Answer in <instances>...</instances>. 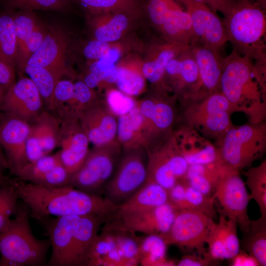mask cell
I'll list each match as a JSON object with an SVG mask.
<instances>
[{
    "label": "cell",
    "instance_id": "obj_1",
    "mask_svg": "<svg viewBox=\"0 0 266 266\" xmlns=\"http://www.w3.org/2000/svg\"><path fill=\"white\" fill-rule=\"evenodd\" d=\"M14 183L20 200L29 208L31 218L37 221L48 217L95 214L106 218L116 205L107 198L90 194L71 186L47 187L17 178Z\"/></svg>",
    "mask_w": 266,
    "mask_h": 266
},
{
    "label": "cell",
    "instance_id": "obj_2",
    "mask_svg": "<svg viewBox=\"0 0 266 266\" xmlns=\"http://www.w3.org/2000/svg\"><path fill=\"white\" fill-rule=\"evenodd\" d=\"M220 90L234 111L244 112L251 123L262 122L265 114V93L252 60L234 50L224 57Z\"/></svg>",
    "mask_w": 266,
    "mask_h": 266
},
{
    "label": "cell",
    "instance_id": "obj_3",
    "mask_svg": "<svg viewBox=\"0 0 266 266\" xmlns=\"http://www.w3.org/2000/svg\"><path fill=\"white\" fill-rule=\"evenodd\" d=\"M14 216L0 230V266H46L51 247L49 238L40 239L33 235L30 211L23 201L19 202Z\"/></svg>",
    "mask_w": 266,
    "mask_h": 266
},
{
    "label": "cell",
    "instance_id": "obj_4",
    "mask_svg": "<svg viewBox=\"0 0 266 266\" xmlns=\"http://www.w3.org/2000/svg\"><path fill=\"white\" fill-rule=\"evenodd\" d=\"M223 20L228 41L240 55L253 60L265 50L266 11L255 2H234Z\"/></svg>",
    "mask_w": 266,
    "mask_h": 266
},
{
    "label": "cell",
    "instance_id": "obj_5",
    "mask_svg": "<svg viewBox=\"0 0 266 266\" xmlns=\"http://www.w3.org/2000/svg\"><path fill=\"white\" fill-rule=\"evenodd\" d=\"M182 102L186 125L204 137L219 141L233 126L231 116L234 111L220 90Z\"/></svg>",
    "mask_w": 266,
    "mask_h": 266
},
{
    "label": "cell",
    "instance_id": "obj_6",
    "mask_svg": "<svg viewBox=\"0 0 266 266\" xmlns=\"http://www.w3.org/2000/svg\"><path fill=\"white\" fill-rule=\"evenodd\" d=\"M266 129L262 122L232 126L219 141L223 164L239 170L250 167L265 153Z\"/></svg>",
    "mask_w": 266,
    "mask_h": 266
},
{
    "label": "cell",
    "instance_id": "obj_7",
    "mask_svg": "<svg viewBox=\"0 0 266 266\" xmlns=\"http://www.w3.org/2000/svg\"><path fill=\"white\" fill-rule=\"evenodd\" d=\"M122 148L117 140L94 146L80 168L71 175L70 186L88 194L101 196L120 160Z\"/></svg>",
    "mask_w": 266,
    "mask_h": 266
},
{
    "label": "cell",
    "instance_id": "obj_8",
    "mask_svg": "<svg viewBox=\"0 0 266 266\" xmlns=\"http://www.w3.org/2000/svg\"><path fill=\"white\" fill-rule=\"evenodd\" d=\"M212 197L220 205L219 213L234 220L245 235L250 228L248 206L251 199L239 170L223 164Z\"/></svg>",
    "mask_w": 266,
    "mask_h": 266
},
{
    "label": "cell",
    "instance_id": "obj_9",
    "mask_svg": "<svg viewBox=\"0 0 266 266\" xmlns=\"http://www.w3.org/2000/svg\"><path fill=\"white\" fill-rule=\"evenodd\" d=\"M215 224L213 219L197 211L178 210L169 231L160 236L167 245L205 256L207 238Z\"/></svg>",
    "mask_w": 266,
    "mask_h": 266
},
{
    "label": "cell",
    "instance_id": "obj_10",
    "mask_svg": "<svg viewBox=\"0 0 266 266\" xmlns=\"http://www.w3.org/2000/svg\"><path fill=\"white\" fill-rule=\"evenodd\" d=\"M124 151L115 174L105 184L103 191L104 197L116 204L131 197L144 185L147 179L145 148L140 147Z\"/></svg>",
    "mask_w": 266,
    "mask_h": 266
},
{
    "label": "cell",
    "instance_id": "obj_11",
    "mask_svg": "<svg viewBox=\"0 0 266 266\" xmlns=\"http://www.w3.org/2000/svg\"><path fill=\"white\" fill-rule=\"evenodd\" d=\"M146 151L148 157L146 183H156L168 190L184 179L189 165L172 134L163 143Z\"/></svg>",
    "mask_w": 266,
    "mask_h": 266
},
{
    "label": "cell",
    "instance_id": "obj_12",
    "mask_svg": "<svg viewBox=\"0 0 266 266\" xmlns=\"http://www.w3.org/2000/svg\"><path fill=\"white\" fill-rule=\"evenodd\" d=\"M178 209L167 202L142 211L105 221L102 231L140 233L161 236L170 228Z\"/></svg>",
    "mask_w": 266,
    "mask_h": 266
},
{
    "label": "cell",
    "instance_id": "obj_13",
    "mask_svg": "<svg viewBox=\"0 0 266 266\" xmlns=\"http://www.w3.org/2000/svg\"><path fill=\"white\" fill-rule=\"evenodd\" d=\"M174 100L166 98L147 99L137 103L143 118L145 147L149 149L166 141L174 132L177 113Z\"/></svg>",
    "mask_w": 266,
    "mask_h": 266
},
{
    "label": "cell",
    "instance_id": "obj_14",
    "mask_svg": "<svg viewBox=\"0 0 266 266\" xmlns=\"http://www.w3.org/2000/svg\"><path fill=\"white\" fill-rule=\"evenodd\" d=\"M79 216H48L37 221L50 240L52 253L46 266H73V230Z\"/></svg>",
    "mask_w": 266,
    "mask_h": 266
},
{
    "label": "cell",
    "instance_id": "obj_15",
    "mask_svg": "<svg viewBox=\"0 0 266 266\" xmlns=\"http://www.w3.org/2000/svg\"><path fill=\"white\" fill-rule=\"evenodd\" d=\"M57 152L61 164L71 175L83 164L89 152V139L79 118H64L60 120Z\"/></svg>",
    "mask_w": 266,
    "mask_h": 266
},
{
    "label": "cell",
    "instance_id": "obj_16",
    "mask_svg": "<svg viewBox=\"0 0 266 266\" xmlns=\"http://www.w3.org/2000/svg\"><path fill=\"white\" fill-rule=\"evenodd\" d=\"M190 15L192 27L199 41L221 51L228 42L223 24L217 13L207 5L196 0H180Z\"/></svg>",
    "mask_w": 266,
    "mask_h": 266
},
{
    "label": "cell",
    "instance_id": "obj_17",
    "mask_svg": "<svg viewBox=\"0 0 266 266\" xmlns=\"http://www.w3.org/2000/svg\"><path fill=\"white\" fill-rule=\"evenodd\" d=\"M165 77L182 101L200 95L199 72L191 46L169 62L163 79Z\"/></svg>",
    "mask_w": 266,
    "mask_h": 266
},
{
    "label": "cell",
    "instance_id": "obj_18",
    "mask_svg": "<svg viewBox=\"0 0 266 266\" xmlns=\"http://www.w3.org/2000/svg\"><path fill=\"white\" fill-rule=\"evenodd\" d=\"M43 100L29 77H22L7 90L0 108L5 113L19 118L29 124L43 110Z\"/></svg>",
    "mask_w": 266,
    "mask_h": 266
},
{
    "label": "cell",
    "instance_id": "obj_19",
    "mask_svg": "<svg viewBox=\"0 0 266 266\" xmlns=\"http://www.w3.org/2000/svg\"><path fill=\"white\" fill-rule=\"evenodd\" d=\"M30 124L14 116L5 113L0 119V143L5 152L8 169L14 175L30 162L26 143Z\"/></svg>",
    "mask_w": 266,
    "mask_h": 266
},
{
    "label": "cell",
    "instance_id": "obj_20",
    "mask_svg": "<svg viewBox=\"0 0 266 266\" xmlns=\"http://www.w3.org/2000/svg\"><path fill=\"white\" fill-rule=\"evenodd\" d=\"M79 120L89 142L94 146L117 140L118 117L106 102L96 100L83 111Z\"/></svg>",
    "mask_w": 266,
    "mask_h": 266
},
{
    "label": "cell",
    "instance_id": "obj_21",
    "mask_svg": "<svg viewBox=\"0 0 266 266\" xmlns=\"http://www.w3.org/2000/svg\"><path fill=\"white\" fill-rule=\"evenodd\" d=\"M66 38L62 29L57 26L50 27L47 29L40 46L28 59L25 66L47 68L62 78L66 72Z\"/></svg>",
    "mask_w": 266,
    "mask_h": 266
},
{
    "label": "cell",
    "instance_id": "obj_22",
    "mask_svg": "<svg viewBox=\"0 0 266 266\" xmlns=\"http://www.w3.org/2000/svg\"><path fill=\"white\" fill-rule=\"evenodd\" d=\"M173 135L189 165L221 161L218 148L192 128L186 125L175 130Z\"/></svg>",
    "mask_w": 266,
    "mask_h": 266
},
{
    "label": "cell",
    "instance_id": "obj_23",
    "mask_svg": "<svg viewBox=\"0 0 266 266\" xmlns=\"http://www.w3.org/2000/svg\"><path fill=\"white\" fill-rule=\"evenodd\" d=\"M191 46L199 72L201 85L199 96L220 90L224 58L221 51L207 46L200 41Z\"/></svg>",
    "mask_w": 266,
    "mask_h": 266
},
{
    "label": "cell",
    "instance_id": "obj_24",
    "mask_svg": "<svg viewBox=\"0 0 266 266\" xmlns=\"http://www.w3.org/2000/svg\"><path fill=\"white\" fill-rule=\"evenodd\" d=\"M105 218L95 214L79 216L73 230V266H86L93 244Z\"/></svg>",
    "mask_w": 266,
    "mask_h": 266
},
{
    "label": "cell",
    "instance_id": "obj_25",
    "mask_svg": "<svg viewBox=\"0 0 266 266\" xmlns=\"http://www.w3.org/2000/svg\"><path fill=\"white\" fill-rule=\"evenodd\" d=\"M167 202L166 189L156 183H145L131 197L117 204L115 210L107 217L105 221L158 206Z\"/></svg>",
    "mask_w": 266,
    "mask_h": 266
},
{
    "label": "cell",
    "instance_id": "obj_26",
    "mask_svg": "<svg viewBox=\"0 0 266 266\" xmlns=\"http://www.w3.org/2000/svg\"><path fill=\"white\" fill-rule=\"evenodd\" d=\"M117 140L124 150L145 147L143 118L137 103L129 113L118 117Z\"/></svg>",
    "mask_w": 266,
    "mask_h": 266
},
{
    "label": "cell",
    "instance_id": "obj_27",
    "mask_svg": "<svg viewBox=\"0 0 266 266\" xmlns=\"http://www.w3.org/2000/svg\"><path fill=\"white\" fill-rule=\"evenodd\" d=\"M30 125L29 134L38 140L46 155L58 146L60 121L54 114L43 110Z\"/></svg>",
    "mask_w": 266,
    "mask_h": 266
},
{
    "label": "cell",
    "instance_id": "obj_28",
    "mask_svg": "<svg viewBox=\"0 0 266 266\" xmlns=\"http://www.w3.org/2000/svg\"><path fill=\"white\" fill-rule=\"evenodd\" d=\"M138 263L145 266H172L177 262L166 257V246L164 239L157 235H147L138 238Z\"/></svg>",
    "mask_w": 266,
    "mask_h": 266
},
{
    "label": "cell",
    "instance_id": "obj_29",
    "mask_svg": "<svg viewBox=\"0 0 266 266\" xmlns=\"http://www.w3.org/2000/svg\"><path fill=\"white\" fill-rule=\"evenodd\" d=\"M243 250L254 257L260 266H266V217L250 220L247 233L243 236Z\"/></svg>",
    "mask_w": 266,
    "mask_h": 266
},
{
    "label": "cell",
    "instance_id": "obj_30",
    "mask_svg": "<svg viewBox=\"0 0 266 266\" xmlns=\"http://www.w3.org/2000/svg\"><path fill=\"white\" fill-rule=\"evenodd\" d=\"M189 46L171 43L161 47L155 58L144 64L142 68L143 76L151 83H159L169 62Z\"/></svg>",
    "mask_w": 266,
    "mask_h": 266
},
{
    "label": "cell",
    "instance_id": "obj_31",
    "mask_svg": "<svg viewBox=\"0 0 266 266\" xmlns=\"http://www.w3.org/2000/svg\"><path fill=\"white\" fill-rule=\"evenodd\" d=\"M17 44L13 16L0 14V59L15 67Z\"/></svg>",
    "mask_w": 266,
    "mask_h": 266
},
{
    "label": "cell",
    "instance_id": "obj_32",
    "mask_svg": "<svg viewBox=\"0 0 266 266\" xmlns=\"http://www.w3.org/2000/svg\"><path fill=\"white\" fill-rule=\"evenodd\" d=\"M245 185L250 191V197L257 203L261 216L266 217V161L243 172Z\"/></svg>",
    "mask_w": 266,
    "mask_h": 266
},
{
    "label": "cell",
    "instance_id": "obj_33",
    "mask_svg": "<svg viewBox=\"0 0 266 266\" xmlns=\"http://www.w3.org/2000/svg\"><path fill=\"white\" fill-rule=\"evenodd\" d=\"M22 70L26 72L33 81L48 110L55 88L61 78L50 70L43 67L26 65Z\"/></svg>",
    "mask_w": 266,
    "mask_h": 266
},
{
    "label": "cell",
    "instance_id": "obj_34",
    "mask_svg": "<svg viewBox=\"0 0 266 266\" xmlns=\"http://www.w3.org/2000/svg\"><path fill=\"white\" fill-rule=\"evenodd\" d=\"M60 164L61 163L57 152L53 155H47L29 162L14 175L20 180L33 183Z\"/></svg>",
    "mask_w": 266,
    "mask_h": 266
},
{
    "label": "cell",
    "instance_id": "obj_35",
    "mask_svg": "<svg viewBox=\"0 0 266 266\" xmlns=\"http://www.w3.org/2000/svg\"><path fill=\"white\" fill-rule=\"evenodd\" d=\"M19 200L14 178L0 187V230L15 215Z\"/></svg>",
    "mask_w": 266,
    "mask_h": 266
},
{
    "label": "cell",
    "instance_id": "obj_36",
    "mask_svg": "<svg viewBox=\"0 0 266 266\" xmlns=\"http://www.w3.org/2000/svg\"><path fill=\"white\" fill-rule=\"evenodd\" d=\"M115 83L119 91L129 96L139 95L145 85L142 75L125 67H118Z\"/></svg>",
    "mask_w": 266,
    "mask_h": 266
},
{
    "label": "cell",
    "instance_id": "obj_37",
    "mask_svg": "<svg viewBox=\"0 0 266 266\" xmlns=\"http://www.w3.org/2000/svg\"><path fill=\"white\" fill-rule=\"evenodd\" d=\"M13 18L17 44V58L21 52L26 41L39 21L33 14V11L28 10L21 11L13 16Z\"/></svg>",
    "mask_w": 266,
    "mask_h": 266
},
{
    "label": "cell",
    "instance_id": "obj_38",
    "mask_svg": "<svg viewBox=\"0 0 266 266\" xmlns=\"http://www.w3.org/2000/svg\"><path fill=\"white\" fill-rule=\"evenodd\" d=\"M186 197L191 209L199 212L214 220L217 216L213 197L204 195L190 186L185 180Z\"/></svg>",
    "mask_w": 266,
    "mask_h": 266
},
{
    "label": "cell",
    "instance_id": "obj_39",
    "mask_svg": "<svg viewBox=\"0 0 266 266\" xmlns=\"http://www.w3.org/2000/svg\"><path fill=\"white\" fill-rule=\"evenodd\" d=\"M11 9L33 11L52 10L62 11L67 9L69 0H6Z\"/></svg>",
    "mask_w": 266,
    "mask_h": 266
},
{
    "label": "cell",
    "instance_id": "obj_40",
    "mask_svg": "<svg viewBox=\"0 0 266 266\" xmlns=\"http://www.w3.org/2000/svg\"><path fill=\"white\" fill-rule=\"evenodd\" d=\"M128 25V19L122 14H118L105 25L98 27L95 31L97 40L104 42L114 41L120 38Z\"/></svg>",
    "mask_w": 266,
    "mask_h": 266
},
{
    "label": "cell",
    "instance_id": "obj_41",
    "mask_svg": "<svg viewBox=\"0 0 266 266\" xmlns=\"http://www.w3.org/2000/svg\"><path fill=\"white\" fill-rule=\"evenodd\" d=\"M74 93V83L69 80L60 79L54 89L49 111L57 118L72 99Z\"/></svg>",
    "mask_w": 266,
    "mask_h": 266
},
{
    "label": "cell",
    "instance_id": "obj_42",
    "mask_svg": "<svg viewBox=\"0 0 266 266\" xmlns=\"http://www.w3.org/2000/svg\"><path fill=\"white\" fill-rule=\"evenodd\" d=\"M46 30L47 29L39 22L26 41L16 60V65L21 70L24 67L28 59L40 46L46 35Z\"/></svg>",
    "mask_w": 266,
    "mask_h": 266
},
{
    "label": "cell",
    "instance_id": "obj_43",
    "mask_svg": "<svg viewBox=\"0 0 266 266\" xmlns=\"http://www.w3.org/2000/svg\"><path fill=\"white\" fill-rule=\"evenodd\" d=\"M105 102L117 117L129 113L137 105L131 97L117 90H111L108 92Z\"/></svg>",
    "mask_w": 266,
    "mask_h": 266
},
{
    "label": "cell",
    "instance_id": "obj_44",
    "mask_svg": "<svg viewBox=\"0 0 266 266\" xmlns=\"http://www.w3.org/2000/svg\"><path fill=\"white\" fill-rule=\"evenodd\" d=\"M168 202L178 210L191 209L186 197L184 180L177 182L167 190Z\"/></svg>",
    "mask_w": 266,
    "mask_h": 266
},
{
    "label": "cell",
    "instance_id": "obj_45",
    "mask_svg": "<svg viewBox=\"0 0 266 266\" xmlns=\"http://www.w3.org/2000/svg\"><path fill=\"white\" fill-rule=\"evenodd\" d=\"M83 5L92 9H107L126 7L130 0H79Z\"/></svg>",
    "mask_w": 266,
    "mask_h": 266
},
{
    "label": "cell",
    "instance_id": "obj_46",
    "mask_svg": "<svg viewBox=\"0 0 266 266\" xmlns=\"http://www.w3.org/2000/svg\"><path fill=\"white\" fill-rule=\"evenodd\" d=\"M108 42L95 40L89 42L85 47L83 53L85 56L89 59H100L106 53L109 48Z\"/></svg>",
    "mask_w": 266,
    "mask_h": 266
},
{
    "label": "cell",
    "instance_id": "obj_47",
    "mask_svg": "<svg viewBox=\"0 0 266 266\" xmlns=\"http://www.w3.org/2000/svg\"><path fill=\"white\" fill-rule=\"evenodd\" d=\"M215 261L207 256L192 254L183 256L177 262V266H207Z\"/></svg>",
    "mask_w": 266,
    "mask_h": 266
},
{
    "label": "cell",
    "instance_id": "obj_48",
    "mask_svg": "<svg viewBox=\"0 0 266 266\" xmlns=\"http://www.w3.org/2000/svg\"><path fill=\"white\" fill-rule=\"evenodd\" d=\"M14 67L0 59V85L8 88L14 82Z\"/></svg>",
    "mask_w": 266,
    "mask_h": 266
},
{
    "label": "cell",
    "instance_id": "obj_49",
    "mask_svg": "<svg viewBox=\"0 0 266 266\" xmlns=\"http://www.w3.org/2000/svg\"><path fill=\"white\" fill-rule=\"evenodd\" d=\"M230 260L233 266H260L258 261L243 249Z\"/></svg>",
    "mask_w": 266,
    "mask_h": 266
},
{
    "label": "cell",
    "instance_id": "obj_50",
    "mask_svg": "<svg viewBox=\"0 0 266 266\" xmlns=\"http://www.w3.org/2000/svg\"><path fill=\"white\" fill-rule=\"evenodd\" d=\"M208 6L215 12H220L224 15L231 8L234 1L231 0H196Z\"/></svg>",
    "mask_w": 266,
    "mask_h": 266
},
{
    "label": "cell",
    "instance_id": "obj_51",
    "mask_svg": "<svg viewBox=\"0 0 266 266\" xmlns=\"http://www.w3.org/2000/svg\"><path fill=\"white\" fill-rule=\"evenodd\" d=\"M120 56L121 52L117 48H109L103 56L97 61V63L100 67H108L115 65Z\"/></svg>",
    "mask_w": 266,
    "mask_h": 266
},
{
    "label": "cell",
    "instance_id": "obj_52",
    "mask_svg": "<svg viewBox=\"0 0 266 266\" xmlns=\"http://www.w3.org/2000/svg\"><path fill=\"white\" fill-rule=\"evenodd\" d=\"M6 169H8V164L0 143V172H3V171Z\"/></svg>",
    "mask_w": 266,
    "mask_h": 266
},
{
    "label": "cell",
    "instance_id": "obj_53",
    "mask_svg": "<svg viewBox=\"0 0 266 266\" xmlns=\"http://www.w3.org/2000/svg\"><path fill=\"white\" fill-rule=\"evenodd\" d=\"M10 179V178L4 175L3 172H0V187L8 182Z\"/></svg>",
    "mask_w": 266,
    "mask_h": 266
},
{
    "label": "cell",
    "instance_id": "obj_54",
    "mask_svg": "<svg viewBox=\"0 0 266 266\" xmlns=\"http://www.w3.org/2000/svg\"><path fill=\"white\" fill-rule=\"evenodd\" d=\"M7 90V88L0 85V105L4 99Z\"/></svg>",
    "mask_w": 266,
    "mask_h": 266
},
{
    "label": "cell",
    "instance_id": "obj_55",
    "mask_svg": "<svg viewBox=\"0 0 266 266\" xmlns=\"http://www.w3.org/2000/svg\"><path fill=\"white\" fill-rule=\"evenodd\" d=\"M263 10H266V0H256L255 2Z\"/></svg>",
    "mask_w": 266,
    "mask_h": 266
},
{
    "label": "cell",
    "instance_id": "obj_56",
    "mask_svg": "<svg viewBox=\"0 0 266 266\" xmlns=\"http://www.w3.org/2000/svg\"><path fill=\"white\" fill-rule=\"evenodd\" d=\"M233 0L235 2H248L250 1V0Z\"/></svg>",
    "mask_w": 266,
    "mask_h": 266
}]
</instances>
